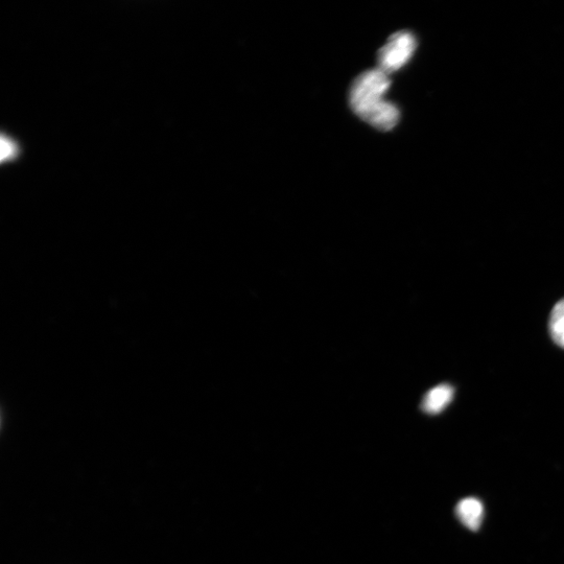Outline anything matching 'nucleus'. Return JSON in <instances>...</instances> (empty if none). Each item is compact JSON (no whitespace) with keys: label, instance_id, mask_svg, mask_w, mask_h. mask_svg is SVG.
<instances>
[{"label":"nucleus","instance_id":"nucleus-1","mask_svg":"<svg viewBox=\"0 0 564 564\" xmlns=\"http://www.w3.org/2000/svg\"><path fill=\"white\" fill-rule=\"evenodd\" d=\"M391 86L389 75L381 69H371L352 83L349 103L360 119L380 131H391L401 119L398 108L384 99Z\"/></svg>","mask_w":564,"mask_h":564},{"label":"nucleus","instance_id":"nucleus-3","mask_svg":"<svg viewBox=\"0 0 564 564\" xmlns=\"http://www.w3.org/2000/svg\"><path fill=\"white\" fill-rule=\"evenodd\" d=\"M456 513L459 521L466 528L472 531L480 529L484 516V507L478 499L467 498L462 500L456 508Z\"/></svg>","mask_w":564,"mask_h":564},{"label":"nucleus","instance_id":"nucleus-5","mask_svg":"<svg viewBox=\"0 0 564 564\" xmlns=\"http://www.w3.org/2000/svg\"><path fill=\"white\" fill-rule=\"evenodd\" d=\"M549 328L553 341L561 348H564V299L555 305L551 314Z\"/></svg>","mask_w":564,"mask_h":564},{"label":"nucleus","instance_id":"nucleus-4","mask_svg":"<svg viewBox=\"0 0 564 564\" xmlns=\"http://www.w3.org/2000/svg\"><path fill=\"white\" fill-rule=\"evenodd\" d=\"M454 397V388L448 384L439 385L430 390L422 402V410L428 414L436 415L448 407Z\"/></svg>","mask_w":564,"mask_h":564},{"label":"nucleus","instance_id":"nucleus-2","mask_svg":"<svg viewBox=\"0 0 564 564\" xmlns=\"http://www.w3.org/2000/svg\"><path fill=\"white\" fill-rule=\"evenodd\" d=\"M415 36L407 31L393 34L378 55L379 69L387 75L404 67L416 51Z\"/></svg>","mask_w":564,"mask_h":564},{"label":"nucleus","instance_id":"nucleus-6","mask_svg":"<svg viewBox=\"0 0 564 564\" xmlns=\"http://www.w3.org/2000/svg\"><path fill=\"white\" fill-rule=\"evenodd\" d=\"M2 150H3L2 158L5 160L12 157L16 149L14 145L11 143V141H7L3 139Z\"/></svg>","mask_w":564,"mask_h":564}]
</instances>
